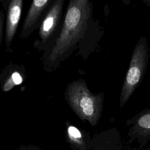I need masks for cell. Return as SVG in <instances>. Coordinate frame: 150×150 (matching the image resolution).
<instances>
[{"instance_id": "obj_1", "label": "cell", "mask_w": 150, "mask_h": 150, "mask_svg": "<svg viewBox=\"0 0 150 150\" xmlns=\"http://www.w3.org/2000/svg\"><path fill=\"white\" fill-rule=\"evenodd\" d=\"M91 5L88 0L69 2L63 24L48 56L49 66H53L67 54L87 29Z\"/></svg>"}, {"instance_id": "obj_2", "label": "cell", "mask_w": 150, "mask_h": 150, "mask_svg": "<svg viewBox=\"0 0 150 150\" xmlns=\"http://www.w3.org/2000/svg\"><path fill=\"white\" fill-rule=\"evenodd\" d=\"M66 99L73 111L81 120L87 121L93 127L98 124L103 110V93H93L84 81H76L67 87Z\"/></svg>"}, {"instance_id": "obj_3", "label": "cell", "mask_w": 150, "mask_h": 150, "mask_svg": "<svg viewBox=\"0 0 150 150\" xmlns=\"http://www.w3.org/2000/svg\"><path fill=\"white\" fill-rule=\"evenodd\" d=\"M149 58V47L145 36H141L131 54L120 97V107L122 108L130 98L142 82L146 71Z\"/></svg>"}, {"instance_id": "obj_4", "label": "cell", "mask_w": 150, "mask_h": 150, "mask_svg": "<svg viewBox=\"0 0 150 150\" xmlns=\"http://www.w3.org/2000/svg\"><path fill=\"white\" fill-rule=\"evenodd\" d=\"M63 4V0L54 1L42 21L40 27L39 35L43 43L50 39L57 29L61 19Z\"/></svg>"}, {"instance_id": "obj_5", "label": "cell", "mask_w": 150, "mask_h": 150, "mask_svg": "<svg viewBox=\"0 0 150 150\" xmlns=\"http://www.w3.org/2000/svg\"><path fill=\"white\" fill-rule=\"evenodd\" d=\"M50 2L51 1L49 0H35L32 1L23 23L20 35L21 38H26L31 33Z\"/></svg>"}, {"instance_id": "obj_6", "label": "cell", "mask_w": 150, "mask_h": 150, "mask_svg": "<svg viewBox=\"0 0 150 150\" xmlns=\"http://www.w3.org/2000/svg\"><path fill=\"white\" fill-rule=\"evenodd\" d=\"M22 0H12L8 5L5 39L6 47L8 48L12 43L18 28L22 13Z\"/></svg>"}, {"instance_id": "obj_7", "label": "cell", "mask_w": 150, "mask_h": 150, "mask_svg": "<svg viewBox=\"0 0 150 150\" xmlns=\"http://www.w3.org/2000/svg\"><path fill=\"white\" fill-rule=\"evenodd\" d=\"M131 125L128 135L131 138H145L150 136V108H145L127 121Z\"/></svg>"}, {"instance_id": "obj_8", "label": "cell", "mask_w": 150, "mask_h": 150, "mask_svg": "<svg viewBox=\"0 0 150 150\" xmlns=\"http://www.w3.org/2000/svg\"><path fill=\"white\" fill-rule=\"evenodd\" d=\"M67 141L73 150H87L86 143L83 133L80 129L71 125H67Z\"/></svg>"}, {"instance_id": "obj_9", "label": "cell", "mask_w": 150, "mask_h": 150, "mask_svg": "<svg viewBox=\"0 0 150 150\" xmlns=\"http://www.w3.org/2000/svg\"><path fill=\"white\" fill-rule=\"evenodd\" d=\"M12 81L13 82V85H19L22 83V77L21 76V75L19 73L14 72V73H12V74L11 76V79L8 81V83H7V86H5L4 88L5 90H7L8 86H9V90L11 88V84H12Z\"/></svg>"}, {"instance_id": "obj_10", "label": "cell", "mask_w": 150, "mask_h": 150, "mask_svg": "<svg viewBox=\"0 0 150 150\" xmlns=\"http://www.w3.org/2000/svg\"><path fill=\"white\" fill-rule=\"evenodd\" d=\"M4 18H3V13L0 11V44L2 40L3 36V23H4Z\"/></svg>"}, {"instance_id": "obj_11", "label": "cell", "mask_w": 150, "mask_h": 150, "mask_svg": "<svg viewBox=\"0 0 150 150\" xmlns=\"http://www.w3.org/2000/svg\"><path fill=\"white\" fill-rule=\"evenodd\" d=\"M142 2L147 6L150 7V0H142Z\"/></svg>"}, {"instance_id": "obj_12", "label": "cell", "mask_w": 150, "mask_h": 150, "mask_svg": "<svg viewBox=\"0 0 150 150\" xmlns=\"http://www.w3.org/2000/svg\"><path fill=\"white\" fill-rule=\"evenodd\" d=\"M20 150H27L26 148H21Z\"/></svg>"}]
</instances>
